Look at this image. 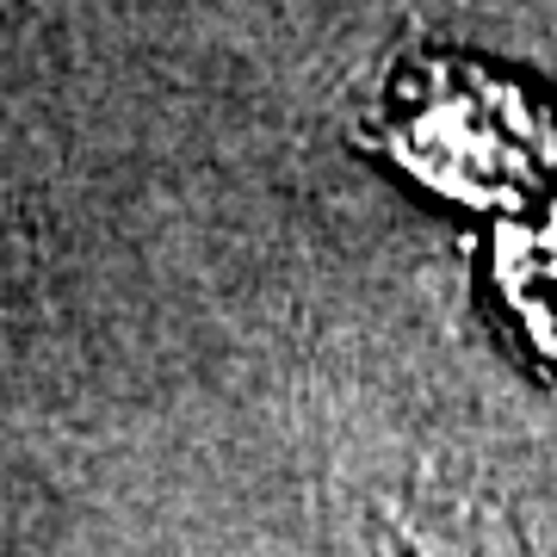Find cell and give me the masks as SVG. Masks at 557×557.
Returning a JSON list of instances; mask_svg holds the SVG:
<instances>
[{"label":"cell","mask_w":557,"mask_h":557,"mask_svg":"<svg viewBox=\"0 0 557 557\" xmlns=\"http://www.w3.org/2000/svg\"><path fill=\"white\" fill-rule=\"evenodd\" d=\"M341 545L354 557H533L515 508L478 465L384 440L335 471Z\"/></svg>","instance_id":"cell-1"}]
</instances>
